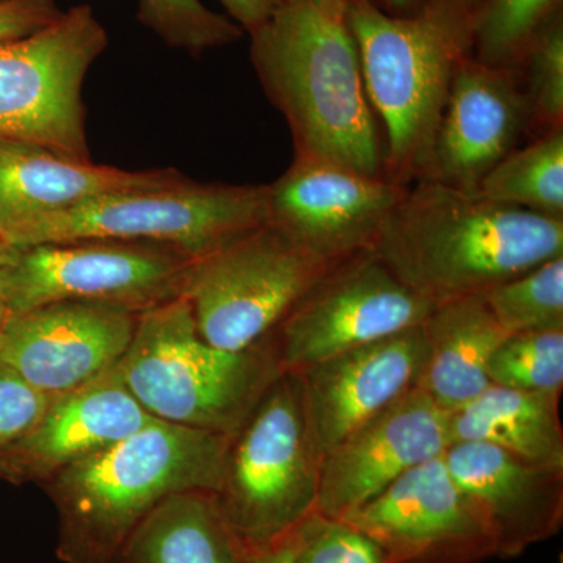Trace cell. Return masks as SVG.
<instances>
[{
    "label": "cell",
    "instance_id": "cell-19",
    "mask_svg": "<svg viewBox=\"0 0 563 563\" xmlns=\"http://www.w3.org/2000/svg\"><path fill=\"white\" fill-rule=\"evenodd\" d=\"M152 420L122 383L117 365L76 390L54 396L38 421L0 450V479L44 485Z\"/></svg>",
    "mask_w": 563,
    "mask_h": 563
},
{
    "label": "cell",
    "instance_id": "cell-21",
    "mask_svg": "<svg viewBox=\"0 0 563 563\" xmlns=\"http://www.w3.org/2000/svg\"><path fill=\"white\" fill-rule=\"evenodd\" d=\"M422 329L428 361L420 388L440 409L454 412L490 387L488 362L507 333L483 296L433 307Z\"/></svg>",
    "mask_w": 563,
    "mask_h": 563
},
{
    "label": "cell",
    "instance_id": "cell-29",
    "mask_svg": "<svg viewBox=\"0 0 563 563\" xmlns=\"http://www.w3.org/2000/svg\"><path fill=\"white\" fill-rule=\"evenodd\" d=\"M532 125L548 133L563 129V18L532 44L520 68Z\"/></svg>",
    "mask_w": 563,
    "mask_h": 563
},
{
    "label": "cell",
    "instance_id": "cell-17",
    "mask_svg": "<svg viewBox=\"0 0 563 563\" xmlns=\"http://www.w3.org/2000/svg\"><path fill=\"white\" fill-rule=\"evenodd\" d=\"M426 361L428 344L421 324L302 373L307 420L321 459L420 387Z\"/></svg>",
    "mask_w": 563,
    "mask_h": 563
},
{
    "label": "cell",
    "instance_id": "cell-23",
    "mask_svg": "<svg viewBox=\"0 0 563 563\" xmlns=\"http://www.w3.org/2000/svg\"><path fill=\"white\" fill-rule=\"evenodd\" d=\"M118 563H250V551L211 493L188 492L169 496L136 526Z\"/></svg>",
    "mask_w": 563,
    "mask_h": 563
},
{
    "label": "cell",
    "instance_id": "cell-31",
    "mask_svg": "<svg viewBox=\"0 0 563 563\" xmlns=\"http://www.w3.org/2000/svg\"><path fill=\"white\" fill-rule=\"evenodd\" d=\"M54 396L25 383L9 366L0 363V450L29 431Z\"/></svg>",
    "mask_w": 563,
    "mask_h": 563
},
{
    "label": "cell",
    "instance_id": "cell-15",
    "mask_svg": "<svg viewBox=\"0 0 563 563\" xmlns=\"http://www.w3.org/2000/svg\"><path fill=\"white\" fill-rule=\"evenodd\" d=\"M532 128L520 70L466 58L455 73L421 179L476 192Z\"/></svg>",
    "mask_w": 563,
    "mask_h": 563
},
{
    "label": "cell",
    "instance_id": "cell-38",
    "mask_svg": "<svg viewBox=\"0 0 563 563\" xmlns=\"http://www.w3.org/2000/svg\"><path fill=\"white\" fill-rule=\"evenodd\" d=\"M18 255H20V250L11 246L9 240L0 233V269H5L7 266H10L11 263L16 261Z\"/></svg>",
    "mask_w": 563,
    "mask_h": 563
},
{
    "label": "cell",
    "instance_id": "cell-33",
    "mask_svg": "<svg viewBox=\"0 0 563 563\" xmlns=\"http://www.w3.org/2000/svg\"><path fill=\"white\" fill-rule=\"evenodd\" d=\"M228 11L229 20L235 22L244 33L262 27L287 0H220Z\"/></svg>",
    "mask_w": 563,
    "mask_h": 563
},
{
    "label": "cell",
    "instance_id": "cell-28",
    "mask_svg": "<svg viewBox=\"0 0 563 563\" xmlns=\"http://www.w3.org/2000/svg\"><path fill=\"white\" fill-rule=\"evenodd\" d=\"M139 20L168 46L199 55L235 43L244 35L228 16L201 0H139Z\"/></svg>",
    "mask_w": 563,
    "mask_h": 563
},
{
    "label": "cell",
    "instance_id": "cell-13",
    "mask_svg": "<svg viewBox=\"0 0 563 563\" xmlns=\"http://www.w3.org/2000/svg\"><path fill=\"white\" fill-rule=\"evenodd\" d=\"M406 190L336 163L292 158L268 185L269 222L318 257L343 262L372 251Z\"/></svg>",
    "mask_w": 563,
    "mask_h": 563
},
{
    "label": "cell",
    "instance_id": "cell-26",
    "mask_svg": "<svg viewBox=\"0 0 563 563\" xmlns=\"http://www.w3.org/2000/svg\"><path fill=\"white\" fill-rule=\"evenodd\" d=\"M483 298L507 335L563 329V255L504 282Z\"/></svg>",
    "mask_w": 563,
    "mask_h": 563
},
{
    "label": "cell",
    "instance_id": "cell-27",
    "mask_svg": "<svg viewBox=\"0 0 563 563\" xmlns=\"http://www.w3.org/2000/svg\"><path fill=\"white\" fill-rule=\"evenodd\" d=\"M487 374L499 387L562 393L563 329L507 335L493 352Z\"/></svg>",
    "mask_w": 563,
    "mask_h": 563
},
{
    "label": "cell",
    "instance_id": "cell-37",
    "mask_svg": "<svg viewBox=\"0 0 563 563\" xmlns=\"http://www.w3.org/2000/svg\"><path fill=\"white\" fill-rule=\"evenodd\" d=\"M11 318H13V314L10 312L2 285H0V350H2L3 342H5L7 329H9Z\"/></svg>",
    "mask_w": 563,
    "mask_h": 563
},
{
    "label": "cell",
    "instance_id": "cell-30",
    "mask_svg": "<svg viewBox=\"0 0 563 563\" xmlns=\"http://www.w3.org/2000/svg\"><path fill=\"white\" fill-rule=\"evenodd\" d=\"M291 563H388L383 548L343 518L310 514L290 533Z\"/></svg>",
    "mask_w": 563,
    "mask_h": 563
},
{
    "label": "cell",
    "instance_id": "cell-3",
    "mask_svg": "<svg viewBox=\"0 0 563 563\" xmlns=\"http://www.w3.org/2000/svg\"><path fill=\"white\" fill-rule=\"evenodd\" d=\"M232 437L161 420L43 485L58 514L63 563H118L136 526L169 496L214 495Z\"/></svg>",
    "mask_w": 563,
    "mask_h": 563
},
{
    "label": "cell",
    "instance_id": "cell-10",
    "mask_svg": "<svg viewBox=\"0 0 563 563\" xmlns=\"http://www.w3.org/2000/svg\"><path fill=\"white\" fill-rule=\"evenodd\" d=\"M192 258L152 244L77 242L21 250L0 269L11 314L55 302H90L143 313L180 298Z\"/></svg>",
    "mask_w": 563,
    "mask_h": 563
},
{
    "label": "cell",
    "instance_id": "cell-11",
    "mask_svg": "<svg viewBox=\"0 0 563 563\" xmlns=\"http://www.w3.org/2000/svg\"><path fill=\"white\" fill-rule=\"evenodd\" d=\"M433 307L372 251L361 252L332 266L274 329L282 372L302 374L343 352L417 328Z\"/></svg>",
    "mask_w": 563,
    "mask_h": 563
},
{
    "label": "cell",
    "instance_id": "cell-4",
    "mask_svg": "<svg viewBox=\"0 0 563 563\" xmlns=\"http://www.w3.org/2000/svg\"><path fill=\"white\" fill-rule=\"evenodd\" d=\"M484 0H422L391 14L355 0L344 22L361 55L366 95L384 128V176L409 187L421 179L455 73L473 57Z\"/></svg>",
    "mask_w": 563,
    "mask_h": 563
},
{
    "label": "cell",
    "instance_id": "cell-34",
    "mask_svg": "<svg viewBox=\"0 0 563 563\" xmlns=\"http://www.w3.org/2000/svg\"><path fill=\"white\" fill-rule=\"evenodd\" d=\"M250 563H291L290 536L269 547L250 551Z\"/></svg>",
    "mask_w": 563,
    "mask_h": 563
},
{
    "label": "cell",
    "instance_id": "cell-14",
    "mask_svg": "<svg viewBox=\"0 0 563 563\" xmlns=\"http://www.w3.org/2000/svg\"><path fill=\"white\" fill-rule=\"evenodd\" d=\"M140 314L90 302H55L13 314L0 363L46 395L76 390L121 362Z\"/></svg>",
    "mask_w": 563,
    "mask_h": 563
},
{
    "label": "cell",
    "instance_id": "cell-7",
    "mask_svg": "<svg viewBox=\"0 0 563 563\" xmlns=\"http://www.w3.org/2000/svg\"><path fill=\"white\" fill-rule=\"evenodd\" d=\"M320 468L301 374L282 373L232 437L214 504L246 550H261L317 510Z\"/></svg>",
    "mask_w": 563,
    "mask_h": 563
},
{
    "label": "cell",
    "instance_id": "cell-25",
    "mask_svg": "<svg viewBox=\"0 0 563 563\" xmlns=\"http://www.w3.org/2000/svg\"><path fill=\"white\" fill-rule=\"evenodd\" d=\"M559 16L562 0H484L474 25V60L520 70L532 44Z\"/></svg>",
    "mask_w": 563,
    "mask_h": 563
},
{
    "label": "cell",
    "instance_id": "cell-16",
    "mask_svg": "<svg viewBox=\"0 0 563 563\" xmlns=\"http://www.w3.org/2000/svg\"><path fill=\"white\" fill-rule=\"evenodd\" d=\"M450 444V412L415 388L322 455L317 512L346 517Z\"/></svg>",
    "mask_w": 563,
    "mask_h": 563
},
{
    "label": "cell",
    "instance_id": "cell-9",
    "mask_svg": "<svg viewBox=\"0 0 563 563\" xmlns=\"http://www.w3.org/2000/svg\"><path fill=\"white\" fill-rule=\"evenodd\" d=\"M107 44L90 5L62 11L31 35L0 41V140L91 161L81 87Z\"/></svg>",
    "mask_w": 563,
    "mask_h": 563
},
{
    "label": "cell",
    "instance_id": "cell-35",
    "mask_svg": "<svg viewBox=\"0 0 563 563\" xmlns=\"http://www.w3.org/2000/svg\"><path fill=\"white\" fill-rule=\"evenodd\" d=\"M355 0H314L318 9L324 11L328 16L333 18V20L344 21V16H346L347 10Z\"/></svg>",
    "mask_w": 563,
    "mask_h": 563
},
{
    "label": "cell",
    "instance_id": "cell-18",
    "mask_svg": "<svg viewBox=\"0 0 563 563\" xmlns=\"http://www.w3.org/2000/svg\"><path fill=\"white\" fill-rule=\"evenodd\" d=\"M443 459L492 532L499 559L518 558L561 532L563 468L536 465L479 442L451 443Z\"/></svg>",
    "mask_w": 563,
    "mask_h": 563
},
{
    "label": "cell",
    "instance_id": "cell-12",
    "mask_svg": "<svg viewBox=\"0 0 563 563\" xmlns=\"http://www.w3.org/2000/svg\"><path fill=\"white\" fill-rule=\"evenodd\" d=\"M383 548L388 563H483L496 542L454 483L443 455L402 474L343 517Z\"/></svg>",
    "mask_w": 563,
    "mask_h": 563
},
{
    "label": "cell",
    "instance_id": "cell-8",
    "mask_svg": "<svg viewBox=\"0 0 563 563\" xmlns=\"http://www.w3.org/2000/svg\"><path fill=\"white\" fill-rule=\"evenodd\" d=\"M336 263L318 257L268 221L192 258L180 298L211 346L250 350L272 335Z\"/></svg>",
    "mask_w": 563,
    "mask_h": 563
},
{
    "label": "cell",
    "instance_id": "cell-22",
    "mask_svg": "<svg viewBox=\"0 0 563 563\" xmlns=\"http://www.w3.org/2000/svg\"><path fill=\"white\" fill-rule=\"evenodd\" d=\"M559 401L561 393L490 385L472 402L450 412L451 443H487L526 462L563 468Z\"/></svg>",
    "mask_w": 563,
    "mask_h": 563
},
{
    "label": "cell",
    "instance_id": "cell-1",
    "mask_svg": "<svg viewBox=\"0 0 563 563\" xmlns=\"http://www.w3.org/2000/svg\"><path fill=\"white\" fill-rule=\"evenodd\" d=\"M372 252L406 287L440 306L484 296L563 255V218L417 180L393 207Z\"/></svg>",
    "mask_w": 563,
    "mask_h": 563
},
{
    "label": "cell",
    "instance_id": "cell-36",
    "mask_svg": "<svg viewBox=\"0 0 563 563\" xmlns=\"http://www.w3.org/2000/svg\"><path fill=\"white\" fill-rule=\"evenodd\" d=\"M380 9L391 14H407L417 9L422 0H374Z\"/></svg>",
    "mask_w": 563,
    "mask_h": 563
},
{
    "label": "cell",
    "instance_id": "cell-2",
    "mask_svg": "<svg viewBox=\"0 0 563 563\" xmlns=\"http://www.w3.org/2000/svg\"><path fill=\"white\" fill-rule=\"evenodd\" d=\"M250 36L252 66L287 121L295 158L385 177L379 121L346 22L328 16L314 0H287Z\"/></svg>",
    "mask_w": 563,
    "mask_h": 563
},
{
    "label": "cell",
    "instance_id": "cell-6",
    "mask_svg": "<svg viewBox=\"0 0 563 563\" xmlns=\"http://www.w3.org/2000/svg\"><path fill=\"white\" fill-rule=\"evenodd\" d=\"M269 221L268 185H210L111 192L18 222L3 236L16 250L40 244H152L202 257Z\"/></svg>",
    "mask_w": 563,
    "mask_h": 563
},
{
    "label": "cell",
    "instance_id": "cell-24",
    "mask_svg": "<svg viewBox=\"0 0 563 563\" xmlns=\"http://www.w3.org/2000/svg\"><path fill=\"white\" fill-rule=\"evenodd\" d=\"M476 192L504 206L563 218V129L510 152L484 177Z\"/></svg>",
    "mask_w": 563,
    "mask_h": 563
},
{
    "label": "cell",
    "instance_id": "cell-32",
    "mask_svg": "<svg viewBox=\"0 0 563 563\" xmlns=\"http://www.w3.org/2000/svg\"><path fill=\"white\" fill-rule=\"evenodd\" d=\"M60 13L57 0H0V41L31 35Z\"/></svg>",
    "mask_w": 563,
    "mask_h": 563
},
{
    "label": "cell",
    "instance_id": "cell-5",
    "mask_svg": "<svg viewBox=\"0 0 563 563\" xmlns=\"http://www.w3.org/2000/svg\"><path fill=\"white\" fill-rule=\"evenodd\" d=\"M118 372L155 420L228 437L284 373L272 335L250 350H218L199 335L184 298L140 314Z\"/></svg>",
    "mask_w": 563,
    "mask_h": 563
},
{
    "label": "cell",
    "instance_id": "cell-20",
    "mask_svg": "<svg viewBox=\"0 0 563 563\" xmlns=\"http://www.w3.org/2000/svg\"><path fill=\"white\" fill-rule=\"evenodd\" d=\"M188 180L176 169L125 172L35 144L0 140V233L29 218L111 192L176 187Z\"/></svg>",
    "mask_w": 563,
    "mask_h": 563
}]
</instances>
